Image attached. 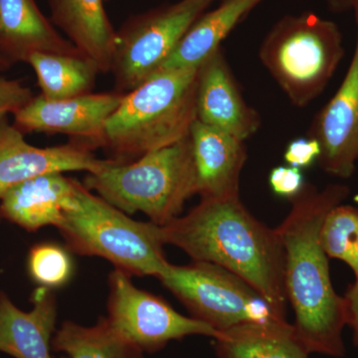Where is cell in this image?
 Masks as SVG:
<instances>
[{
  "label": "cell",
  "mask_w": 358,
  "mask_h": 358,
  "mask_svg": "<svg viewBox=\"0 0 358 358\" xmlns=\"http://www.w3.org/2000/svg\"><path fill=\"white\" fill-rule=\"evenodd\" d=\"M350 189L329 185L319 190L306 183L291 201V211L275 228L285 256V288L294 313V329L310 353L343 357L348 326L343 296L334 291L329 257L320 243L327 214L343 203Z\"/></svg>",
  "instance_id": "obj_1"
},
{
  "label": "cell",
  "mask_w": 358,
  "mask_h": 358,
  "mask_svg": "<svg viewBox=\"0 0 358 358\" xmlns=\"http://www.w3.org/2000/svg\"><path fill=\"white\" fill-rule=\"evenodd\" d=\"M164 244L193 261L220 266L238 275L286 319L284 249L277 230L250 213L239 197L201 199L185 216L160 226Z\"/></svg>",
  "instance_id": "obj_2"
},
{
  "label": "cell",
  "mask_w": 358,
  "mask_h": 358,
  "mask_svg": "<svg viewBox=\"0 0 358 358\" xmlns=\"http://www.w3.org/2000/svg\"><path fill=\"white\" fill-rule=\"evenodd\" d=\"M199 68L159 71L126 94L106 124L102 148L131 162L189 136L197 121Z\"/></svg>",
  "instance_id": "obj_3"
},
{
  "label": "cell",
  "mask_w": 358,
  "mask_h": 358,
  "mask_svg": "<svg viewBox=\"0 0 358 358\" xmlns=\"http://www.w3.org/2000/svg\"><path fill=\"white\" fill-rule=\"evenodd\" d=\"M84 185L128 215L143 212L150 222L166 225L197 194L190 134L134 162L115 159L102 171L87 173Z\"/></svg>",
  "instance_id": "obj_4"
},
{
  "label": "cell",
  "mask_w": 358,
  "mask_h": 358,
  "mask_svg": "<svg viewBox=\"0 0 358 358\" xmlns=\"http://www.w3.org/2000/svg\"><path fill=\"white\" fill-rule=\"evenodd\" d=\"M58 229L73 251L101 257L131 275L159 278L169 264L160 226L134 220L79 181L77 203Z\"/></svg>",
  "instance_id": "obj_5"
},
{
  "label": "cell",
  "mask_w": 358,
  "mask_h": 358,
  "mask_svg": "<svg viewBox=\"0 0 358 358\" xmlns=\"http://www.w3.org/2000/svg\"><path fill=\"white\" fill-rule=\"evenodd\" d=\"M345 53L338 26L308 11L278 21L259 57L291 103L303 108L324 92Z\"/></svg>",
  "instance_id": "obj_6"
},
{
  "label": "cell",
  "mask_w": 358,
  "mask_h": 358,
  "mask_svg": "<svg viewBox=\"0 0 358 358\" xmlns=\"http://www.w3.org/2000/svg\"><path fill=\"white\" fill-rule=\"evenodd\" d=\"M157 279L185 306L192 317L219 333L244 322L282 320L250 285L215 264L169 263Z\"/></svg>",
  "instance_id": "obj_7"
},
{
  "label": "cell",
  "mask_w": 358,
  "mask_h": 358,
  "mask_svg": "<svg viewBox=\"0 0 358 358\" xmlns=\"http://www.w3.org/2000/svg\"><path fill=\"white\" fill-rule=\"evenodd\" d=\"M213 0H180L138 14L117 31L110 72L115 92L128 94L145 83L173 54L178 42Z\"/></svg>",
  "instance_id": "obj_8"
},
{
  "label": "cell",
  "mask_w": 358,
  "mask_h": 358,
  "mask_svg": "<svg viewBox=\"0 0 358 358\" xmlns=\"http://www.w3.org/2000/svg\"><path fill=\"white\" fill-rule=\"evenodd\" d=\"M131 275L115 268L110 275L108 317L112 327L143 353L157 352L186 336L216 338L213 327L176 312L166 301L136 288Z\"/></svg>",
  "instance_id": "obj_9"
},
{
  "label": "cell",
  "mask_w": 358,
  "mask_h": 358,
  "mask_svg": "<svg viewBox=\"0 0 358 358\" xmlns=\"http://www.w3.org/2000/svg\"><path fill=\"white\" fill-rule=\"evenodd\" d=\"M124 95L115 91L58 101L33 96L14 114V126L22 133L66 134L93 152L102 148L106 124Z\"/></svg>",
  "instance_id": "obj_10"
},
{
  "label": "cell",
  "mask_w": 358,
  "mask_h": 358,
  "mask_svg": "<svg viewBox=\"0 0 358 358\" xmlns=\"http://www.w3.org/2000/svg\"><path fill=\"white\" fill-rule=\"evenodd\" d=\"M357 37L352 62L333 98L310 124L308 136L320 145V169L331 176L350 178L358 162V0L353 4Z\"/></svg>",
  "instance_id": "obj_11"
},
{
  "label": "cell",
  "mask_w": 358,
  "mask_h": 358,
  "mask_svg": "<svg viewBox=\"0 0 358 358\" xmlns=\"http://www.w3.org/2000/svg\"><path fill=\"white\" fill-rule=\"evenodd\" d=\"M114 160L99 159L74 141L58 147H34L15 126L3 122L0 127V199L7 190L28 179L70 171L96 173Z\"/></svg>",
  "instance_id": "obj_12"
},
{
  "label": "cell",
  "mask_w": 358,
  "mask_h": 358,
  "mask_svg": "<svg viewBox=\"0 0 358 358\" xmlns=\"http://www.w3.org/2000/svg\"><path fill=\"white\" fill-rule=\"evenodd\" d=\"M197 121L246 141L259 131L262 119L244 100L222 47L199 68Z\"/></svg>",
  "instance_id": "obj_13"
},
{
  "label": "cell",
  "mask_w": 358,
  "mask_h": 358,
  "mask_svg": "<svg viewBox=\"0 0 358 358\" xmlns=\"http://www.w3.org/2000/svg\"><path fill=\"white\" fill-rule=\"evenodd\" d=\"M201 199L240 196V176L247 162L246 141L196 121L190 131Z\"/></svg>",
  "instance_id": "obj_14"
},
{
  "label": "cell",
  "mask_w": 358,
  "mask_h": 358,
  "mask_svg": "<svg viewBox=\"0 0 358 358\" xmlns=\"http://www.w3.org/2000/svg\"><path fill=\"white\" fill-rule=\"evenodd\" d=\"M76 179L48 173L28 179L7 190L0 199V217L28 232L62 223L77 203Z\"/></svg>",
  "instance_id": "obj_15"
},
{
  "label": "cell",
  "mask_w": 358,
  "mask_h": 358,
  "mask_svg": "<svg viewBox=\"0 0 358 358\" xmlns=\"http://www.w3.org/2000/svg\"><path fill=\"white\" fill-rule=\"evenodd\" d=\"M78 55L35 0H0V53L7 62L27 63L34 53ZM81 55V54H80Z\"/></svg>",
  "instance_id": "obj_16"
},
{
  "label": "cell",
  "mask_w": 358,
  "mask_h": 358,
  "mask_svg": "<svg viewBox=\"0 0 358 358\" xmlns=\"http://www.w3.org/2000/svg\"><path fill=\"white\" fill-rule=\"evenodd\" d=\"M32 300V310L24 312L0 292V352L14 358H52L57 319L55 296L50 289L40 287Z\"/></svg>",
  "instance_id": "obj_17"
},
{
  "label": "cell",
  "mask_w": 358,
  "mask_h": 358,
  "mask_svg": "<svg viewBox=\"0 0 358 358\" xmlns=\"http://www.w3.org/2000/svg\"><path fill=\"white\" fill-rule=\"evenodd\" d=\"M106 0H48L51 22L63 31L79 53L109 73L117 31L108 17Z\"/></svg>",
  "instance_id": "obj_18"
},
{
  "label": "cell",
  "mask_w": 358,
  "mask_h": 358,
  "mask_svg": "<svg viewBox=\"0 0 358 358\" xmlns=\"http://www.w3.org/2000/svg\"><path fill=\"white\" fill-rule=\"evenodd\" d=\"M263 0H223L209 13L195 21L178 42L159 71L199 67L214 52L221 48L223 40Z\"/></svg>",
  "instance_id": "obj_19"
},
{
  "label": "cell",
  "mask_w": 358,
  "mask_h": 358,
  "mask_svg": "<svg viewBox=\"0 0 358 358\" xmlns=\"http://www.w3.org/2000/svg\"><path fill=\"white\" fill-rule=\"evenodd\" d=\"M219 358H308L310 355L287 320L244 322L220 331Z\"/></svg>",
  "instance_id": "obj_20"
},
{
  "label": "cell",
  "mask_w": 358,
  "mask_h": 358,
  "mask_svg": "<svg viewBox=\"0 0 358 358\" xmlns=\"http://www.w3.org/2000/svg\"><path fill=\"white\" fill-rule=\"evenodd\" d=\"M37 76L41 95L49 100H65L88 95L100 69L83 55L34 53L27 61Z\"/></svg>",
  "instance_id": "obj_21"
},
{
  "label": "cell",
  "mask_w": 358,
  "mask_h": 358,
  "mask_svg": "<svg viewBox=\"0 0 358 358\" xmlns=\"http://www.w3.org/2000/svg\"><path fill=\"white\" fill-rule=\"evenodd\" d=\"M52 350L69 358H143V352L112 327L106 317L93 327L65 322L52 338Z\"/></svg>",
  "instance_id": "obj_22"
},
{
  "label": "cell",
  "mask_w": 358,
  "mask_h": 358,
  "mask_svg": "<svg viewBox=\"0 0 358 358\" xmlns=\"http://www.w3.org/2000/svg\"><path fill=\"white\" fill-rule=\"evenodd\" d=\"M320 243L329 258L348 264L358 277V209L343 204L331 208L322 221Z\"/></svg>",
  "instance_id": "obj_23"
},
{
  "label": "cell",
  "mask_w": 358,
  "mask_h": 358,
  "mask_svg": "<svg viewBox=\"0 0 358 358\" xmlns=\"http://www.w3.org/2000/svg\"><path fill=\"white\" fill-rule=\"evenodd\" d=\"M28 272L33 281L44 288H58L69 281L73 264L69 254L58 245L37 244L28 255Z\"/></svg>",
  "instance_id": "obj_24"
},
{
  "label": "cell",
  "mask_w": 358,
  "mask_h": 358,
  "mask_svg": "<svg viewBox=\"0 0 358 358\" xmlns=\"http://www.w3.org/2000/svg\"><path fill=\"white\" fill-rule=\"evenodd\" d=\"M268 183L275 195L291 200L300 194L307 182L301 169L289 166H280L271 171Z\"/></svg>",
  "instance_id": "obj_25"
},
{
  "label": "cell",
  "mask_w": 358,
  "mask_h": 358,
  "mask_svg": "<svg viewBox=\"0 0 358 358\" xmlns=\"http://www.w3.org/2000/svg\"><path fill=\"white\" fill-rule=\"evenodd\" d=\"M33 98L32 91L17 80L0 78V127Z\"/></svg>",
  "instance_id": "obj_26"
},
{
  "label": "cell",
  "mask_w": 358,
  "mask_h": 358,
  "mask_svg": "<svg viewBox=\"0 0 358 358\" xmlns=\"http://www.w3.org/2000/svg\"><path fill=\"white\" fill-rule=\"evenodd\" d=\"M320 152L319 141L315 138H299L289 141L284 152V159L287 166L308 169L319 160Z\"/></svg>",
  "instance_id": "obj_27"
},
{
  "label": "cell",
  "mask_w": 358,
  "mask_h": 358,
  "mask_svg": "<svg viewBox=\"0 0 358 358\" xmlns=\"http://www.w3.org/2000/svg\"><path fill=\"white\" fill-rule=\"evenodd\" d=\"M345 303L346 320L353 329L358 327V277L352 286L348 287L343 296Z\"/></svg>",
  "instance_id": "obj_28"
},
{
  "label": "cell",
  "mask_w": 358,
  "mask_h": 358,
  "mask_svg": "<svg viewBox=\"0 0 358 358\" xmlns=\"http://www.w3.org/2000/svg\"><path fill=\"white\" fill-rule=\"evenodd\" d=\"M355 0H329V8L334 11H345L353 8Z\"/></svg>",
  "instance_id": "obj_29"
},
{
  "label": "cell",
  "mask_w": 358,
  "mask_h": 358,
  "mask_svg": "<svg viewBox=\"0 0 358 358\" xmlns=\"http://www.w3.org/2000/svg\"><path fill=\"white\" fill-rule=\"evenodd\" d=\"M9 63L7 62L6 59H4L3 56L0 53V70L6 69L8 67Z\"/></svg>",
  "instance_id": "obj_30"
},
{
  "label": "cell",
  "mask_w": 358,
  "mask_h": 358,
  "mask_svg": "<svg viewBox=\"0 0 358 358\" xmlns=\"http://www.w3.org/2000/svg\"><path fill=\"white\" fill-rule=\"evenodd\" d=\"M355 331V343H357V345L358 346V327L357 329H353Z\"/></svg>",
  "instance_id": "obj_31"
}]
</instances>
